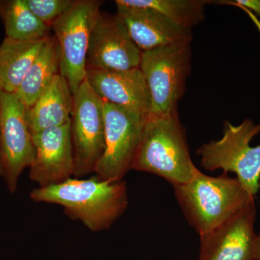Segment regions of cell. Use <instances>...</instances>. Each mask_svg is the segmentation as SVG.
<instances>
[{
    "label": "cell",
    "instance_id": "1",
    "mask_svg": "<svg viewBox=\"0 0 260 260\" xmlns=\"http://www.w3.org/2000/svg\"><path fill=\"white\" fill-rule=\"evenodd\" d=\"M30 198L37 203L60 205L68 217L80 220L93 232L110 229L128 205L125 181L104 180L95 175L37 188Z\"/></svg>",
    "mask_w": 260,
    "mask_h": 260
},
{
    "label": "cell",
    "instance_id": "2",
    "mask_svg": "<svg viewBox=\"0 0 260 260\" xmlns=\"http://www.w3.org/2000/svg\"><path fill=\"white\" fill-rule=\"evenodd\" d=\"M131 170L164 178L172 186L191 181L199 169L193 164L178 111L148 114Z\"/></svg>",
    "mask_w": 260,
    "mask_h": 260
},
{
    "label": "cell",
    "instance_id": "3",
    "mask_svg": "<svg viewBox=\"0 0 260 260\" xmlns=\"http://www.w3.org/2000/svg\"><path fill=\"white\" fill-rule=\"evenodd\" d=\"M173 187L186 218L200 237L220 226L255 199L237 178L229 177L225 172L214 177L199 170L189 182Z\"/></svg>",
    "mask_w": 260,
    "mask_h": 260
},
{
    "label": "cell",
    "instance_id": "4",
    "mask_svg": "<svg viewBox=\"0 0 260 260\" xmlns=\"http://www.w3.org/2000/svg\"><path fill=\"white\" fill-rule=\"evenodd\" d=\"M257 134L256 125L251 119L237 126L224 121L221 139L212 140L197 150L200 164L209 172L222 169L234 173L244 189L255 197L259 191L260 145L252 147L250 142Z\"/></svg>",
    "mask_w": 260,
    "mask_h": 260
},
{
    "label": "cell",
    "instance_id": "5",
    "mask_svg": "<svg viewBox=\"0 0 260 260\" xmlns=\"http://www.w3.org/2000/svg\"><path fill=\"white\" fill-rule=\"evenodd\" d=\"M191 43L174 44L142 52L140 69L150 92L151 115L177 110L191 72Z\"/></svg>",
    "mask_w": 260,
    "mask_h": 260
},
{
    "label": "cell",
    "instance_id": "6",
    "mask_svg": "<svg viewBox=\"0 0 260 260\" xmlns=\"http://www.w3.org/2000/svg\"><path fill=\"white\" fill-rule=\"evenodd\" d=\"M71 136L73 177L83 178L95 174L106 149L104 102L87 80L73 94Z\"/></svg>",
    "mask_w": 260,
    "mask_h": 260
},
{
    "label": "cell",
    "instance_id": "7",
    "mask_svg": "<svg viewBox=\"0 0 260 260\" xmlns=\"http://www.w3.org/2000/svg\"><path fill=\"white\" fill-rule=\"evenodd\" d=\"M102 3L98 0H76L51 28L60 51V74L73 94L86 80L90 32Z\"/></svg>",
    "mask_w": 260,
    "mask_h": 260
},
{
    "label": "cell",
    "instance_id": "8",
    "mask_svg": "<svg viewBox=\"0 0 260 260\" xmlns=\"http://www.w3.org/2000/svg\"><path fill=\"white\" fill-rule=\"evenodd\" d=\"M27 112L16 94L0 90V155L3 177L10 193L16 190L20 174L35 157Z\"/></svg>",
    "mask_w": 260,
    "mask_h": 260
},
{
    "label": "cell",
    "instance_id": "9",
    "mask_svg": "<svg viewBox=\"0 0 260 260\" xmlns=\"http://www.w3.org/2000/svg\"><path fill=\"white\" fill-rule=\"evenodd\" d=\"M106 149L95 175L111 181H122L131 170L147 116L104 102Z\"/></svg>",
    "mask_w": 260,
    "mask_h": 260
},
{
    "label": "cell",
    "instance_id": "10",
    "mask_svg": "<svg viewBox=\"0 0 260 260\" xmlns=\"http://www.w3.org/2000/svg\"><path fill=\"white\" fill-rule=\"evenodd\" d=\"M142 51L116 15L100 13L94 23L86 58L87 69L126 71L140 68Z\"/></svg>",
    "mask_w": 260,
    "mask_h": 260
},
{
    "label": "cell",
    "instance_id": "11",
    "mask_svg": "<svg viewBox=\"0 0 260 260\" xmlns=\"http://www.w3.org/2000/svg\"><path fill=\"white\" fill-rule=\"evenodd\" d=\"M255 199L209 234L200 237L199 260H255Z\"/></svg>",
    "mask_w": 260,
    "mask_h": 260
},
{
    "label": "cell",
    "instance_id": "12",
    "mask_svg": "<svg viewBox=\"0 0 260 260\" xmlns=\"http://www.w3.org/2000/svg\"><path fill=\"white\" fill-rule=\"evenodd\" d=\"M35 157L30 167V179L45 187L60 184L74 175L71 120L64 125L32 135Z\"/></svg>",
    "mask_w": 260,
    "mask_h": 260
},
{
    "label": "cell",
    "instance_id": "13",
    "mask_svg": "<svg viewBox=\"0 0 260 260\" xmlns=\"http://www.w3.org/2000/svg\"><path fill=\"white\" fill-rule=\"evenodd\" d=\"M116 5V17L142 52L191 42V29L173 23L155 10Z\"/></svg>",
    "mask_w": 260,
    "mask_h": 260
},
{
    "label": "cell",
    "instance_id": "14",
    "mask_svg": "<svg viewBox=\"0 0 260 260\" xmlns=\"http://www.w3.org/2000/svg\"><path fill=\"white\" fill-rule=\"evenodd\" d=\"M86 80L104 102L148 116L151 101L140 68L126 71L87 69Z\"/></svg>",
    "mask_w": 260,
    "mask_h": 260
},
{
    "label": "cell",
    "instance_id": "15",
    "mask_svg": "<svg viewBox=\"0 0 260 260\" xmlns=\"http://www.w3.org/2000/svg\"><path fill=\"white\" fill-rule=\"evenodd\" d=\"M73 93L61 74L27 112L32 135L42 130L64 125L71 120Z\"/></svg>",
    "mask_w": 260,
    "mask_h": 260
},
{
    "label": "cell",
    "instance_id": "16",
    "mask_svg": "<svg viewBox=\"0 0 260 260\" xmlns=\"http://www.w3.org/2000/svg\"><path fill=\"white\" fill-rule=\"evenodd\" d=\"M48 38L32 42L5 38L0 44V90L10 93L16 92Z\"/></svg>",
    "mask_w": 260,
    "mask_h": 260
},
{
    "label": "cell",
    "instance_id": "17",
    "mask_svg": "<svg viewBox=\"0 0 260 260\" xmlns=\"http://www.w3.org/2000/svg\"><path fill=\"white\" fill-rule=\"evenodd\" d=\"M60 74V51L54 35L47 42L31 68L17 89L15 94L26 106L31 107Z\"/></svg>",
    "mask_w": 260,
    "mask_h": 260
},
{
    "label": "cell",
    "instance_id": "18",
    "mask_svg": "<svg viewBox=\"0 0 260 260\" xmlns=\"http://www.w3.org/2000/svg\"><path fill=\"white\" fill-rule=\"evenodd\" d=\"M0 18L6 38L32 42L50 37V29L32 13L25 0H0Z\"/></svg>",
    "mask_w": 260,
    "mask_h": 260
},
{
    "label": "cell",
    "instance_id": "19",
    "mask_svg": "<svg viewBox=\"0 0 260 260\" xmlns=\"http://www.w3.org/2000/svg\"><path fill=\"white\" fill-rule=\"evenodd\" d=\"M208 0H116V4L130 8H148L158 12L173 23L191 29L205 19Z\"/></svg>",
    "mask_w": 260,
    "mask_h": 260
},
{
    "label": "cell",
    "instance_id": "20",
    "mask_svg": "<svg viewBox=\"0 0 260 260\" xmlns=\"http://www.w3.org/2000/svg\"><path fill=\"white\" fill-rule=\"evenodd\" d=\"M76 0H25L36 16L49 28L75 4Z\"/></svg>",
    "mask_w": 260,
    "mask_h": 260
},
{
    "label": "cell",
    "instance_id": "21",
    "mask_svg": "<svg viewBox=\"0 0 260 260\" xmlns=\"http://www.w3.org/2000/svg\"><path fill=\"white\" fill-rule=\"evenodd\" d=\"M220 5H230L241 6L250 10L251 13L260 17V0H235V1H214Z\"/></svg>",
    "mask_w": 260,
    "mask_h": 260
},
{
    "label": "cell",
    "instance_id": "22",
    "mask_svg": "<svg viewBox=\"0 0 260 260\" xmlns=\"http://www.w3.org/2000/svg\"><path fill=\"white\" fill-rule=\"evenodd\" d=\"M237 7V8H239V9H242L243 11L245 12L248 16L250 18L251 21H252L254 25H255V26L256 27V28L258 29V30H259L260 34V20H259V18H257V16H256L254 13H251L250 10L246 9V8H243V7L241 6Z\"/></svg>",
    "mask_w": 260,
    "mask_h": 260
},
{
    "label": "cell",
    "instance_id": "23",
    "mask_svg": "<svg viewBox=\"0 0 260 260\" xmlns=\"http://www.w3.org/2000/svg\"><path fill=\"white\" fill-rule=\"evenodd\" d=\"M255 260H260V232L256 234V237Z\"/></svg>",
    "mask_w": 260,
    "mask_h": 260
},
{
    "label": "cell",
    "instance_id": "24",
    "mask_svg": "<svg viewBox=\"0 0 260 260\" xmlns=\"http://www.w3.org/2000/svg\"><path fill=\"white\" fill-rule=\"evenodd\" d=\"M3 167H2L1 155H0V176H1V177H3Z\"/></svg>",
    "mask_w": 260,
    "mask_h": 260
},
{
    "label": "cell",
    "instance_id": "25",
    "mask_svg": "<svg viewBox=\"0 0 260 260\" xmlns=\"http://www.w3.org/2000/svg\"><path fill=\"white\" fill-rule=\"evenodd\" d=\"M256 129H257L258 134L260 133V123L258 125H256Z\"/></svg>",
    "mask_w": 260,
    "mask_h": 260
},
{
    "label": "cell",
    "instance_id": "26",
    "mask_svg": "<svg viewBox=\"0 0 260 260\" xmlns=\"http://www.w3.org/2000/svg\"><path fill=\"white\" fill-rule=\"evenodd\" d=\"M258 186H259V189H260V177L259 179V184H258Z\"/></svg>",
    "mask_w": 260,
    "mask_h": 260
}]
</instances>
